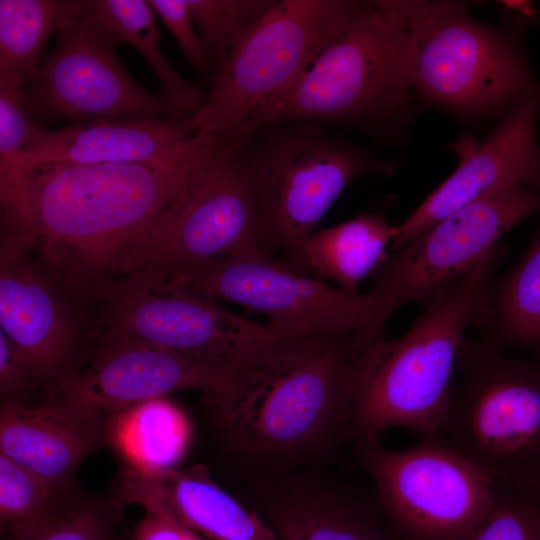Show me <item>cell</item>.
Here are the masks:
<instances>
[{
  "instance_id": "1",
  "label": "cell",
  "mask_w": 540,
  "mask_h": 540,
  "mask_svg": "<svg viewBox=\"0 0 540 540\" xmlns=\"http://www.w3.org/2000/svg\"><path fill=\"white\" fill-rule=\"evenodd\" d=\"M220 144L196 135L149 162L14 164L0 173L1 233L29 242L79 292L108 277Z\"/></svg>"
},
{
  "instance_id": "2",
  "label": "cell",
  "mask_w": 540,
  "mask_h": 540,
  "mask_svg": "<svg viewBox=\"0 0 540 540\" xmlns=\"http://www.w3.org/2000/svg\"><path fill=\"white\" fill-rule=\"evenodd\" d=\"M503 255L498 244L452 284L402 336L381 333L353 361L352 439L403 428L439 439L465 331L479 325Z\"/></svg>"
},
{
  "instance_id": "3",
  "label": "cell",
  "mask_w": 540,
  "mask_h": 540,
  "mask_svg": "<svg viewBox=\"0 0 540 540\" xmlns=\"http://www.w3.org/2000/svg\"><path fill=\"white\" fill-rule=\"evenodd\" d=\"M365 342L251 367L226 393L205 401L229 446L253 464L277 466L352 439L353 361Z\"/></svg>"
},
{
  "instance_id": "4",
  "label": "cell",
  "mask_w": 540,
  "mask_h": 540,
  "mask_svg": "<svg viewBox=\"0 0 540 540\" xmlns=\"http://www.w3.org/2000/svg\"><path fill=\"white\" fill-rule=\"evenodd\" d=\"M78 295L93 338L126 337L211 364L257 366L325 346L283 334L214 298L147 274L106 278Z\"/></svg>"
},
{
  "instance_id": "5",
  "label": "cell",
  "mask_w": 540,
  "mask_h": 540,
  "mask_svg": "<svg viewBox=\"0 0 540 540\" xmlns=\"http://www.w3.org/2000/svg\"><path fill=\"white\" fill-rule=\"evenodd\" d=\"M368 2L273 1L214 74L199 110L197 136L246 144L326 44Z\"/></svg>"
},
{
  "instance_id": "6",
  "label": "cell",
  "mask_w": 540,
  "mask_h": 540,
  "mask_svg": "<svg viewBox=\"0 0 540 540\" xmlns=\"http://www.w3.org/2000/svg\"><path fill=\"white\" fill-rule=\"evenodd\" d=\"M411 88L462 117L504 114L540 95L521 27L473 18L464 3L407 1Z\"/></svg>"
},
{
  "instance_id": "7",
  "label": "cell",
  "mask_w": 540,
  "mask_h": 540,
  "mask_svg": "<svg viewBox=\"0 0 540 540\" xmlns=\"http://www.w3.org/2000/svg\"><path fill=\"white\" fill-rule=\"evenodd\" d=\"M411 91L407 1L368 2L320 51L265 127L382 123L406 108Z\"/></svg>"
},
{
  "instance_id": "8",
  "label": "cell",
  "mask_w": 540,
  "mask_h": 540,
  "mask_svg": "<svg viewBox=\"0 0 540 540\" xmlns=\"http://www.w3.org/2000/svg\"><path fill=\"white\" fill-rule=\"evenodd\" d=\"M439 439L494 482L540 486V361L464 338Z\"/></svg>"
},
{
  "instance_id": "9",
  "label": "cell",
  "mask_w": 540,
  "mask_h": 540,
  "mask_svg": "<svg viewBox=\"0 0 540 540\" xmlns=\"http://www.w3.org/2000/svg\"><path fill=\"white\" fill-rule=\"evenodd\" d=\"M239 150L222 139L180 194L122 248L108 278L172 279L217 260L269 255Z\"/></svg>"
},
{
  "instance_id": "10",
  "label": "cell",
  "mask_w": 540,
  "mask_h": 540,
  "mask_svg": "<svg viewBox=\"0 0 540 540\" xmlns=\"http://www.w3.org/2000/svg\"><path fill=\"white\" fill-rule=\"evenodd\" d=\"M239 155L253 190L263 247L279 257L314 232L350 183L391 172L365 150L309 121L254 144L249 139Z\"/></svg>"
},
{
  "instance_id": "11",
  "label": "cell",
  "mask_w": 540,
  "mask_h": 540,
  "mask_svg": "<svg viewBox=\"0 0 540 540\" xmlns=\"http://www.w3.org/2000/svg\"><path fill=\"white\" fill-rule=\"evenodd\" d=\"M165 280L260 313L283 334L310 341L371 339L393 314L373 288L333 287L266 254L217 260Z\"/></svg>"
},
{
  "instance_id": "12",
  "label": "cell",
  "mask_w": 540,
  "mask_h": 540,
  "mask_svg": "<svg viewBox=\"0 0 540 540\" xmlns=\"http://www.w3.org/2000/svg\"><path fill=\"white\" fill-rule=\"evenodd\" d=\"M356 446L381 511L410 540H467L492 510L494 480L441 439L393 450L365 437Z\"/></svg>"
},
{
  "instance_id": "13",
  "label": "cell",
  "mask_w": 540,
  "mask_h": 540,
  "mask_svg": "<svg viewBox=\"0 0 540 540\" xmlns=\"http://www.w3.org/2000/svg\"><path fill=\"white\" fill-rule=\"evenodd\" d=\"M90 0L58 33L55 48L25 87L39 122L177 118L161 96L139 85L117 56L120 44L92 15Z\"/></svg>"
},
{
  "instance_id": "14",
  "label": "cell",
  "mask_w": 540,
  "mask_h": 540,
  "mask_svg": "<svg viewBox=\"0 0 540 540\" xmlns=\"http://www.w3.org/2000/svg\"><path fill=\"white\" fill-rule=\"evenodd\" d=\"M538 213L540 191L503 183L386 255L372 275V288L393 312L410 302L426 307L496 247L506 232Z\"/></svg>"
},
{
  "instance_id": "15",
  "label": "cell",
  "mask_w": 540,
  "mask_h": 540,
  "mask_svg": "<svg viewBox=\"0 0 540 540\" xmlns=\"http://www.w3.org/2000/svg\"><path fill=\"white\" fill-rule=\"evenodd\" d=\"M91 359L55 389L54 402L102 424L138 404L185 390L205 401L231 389L252 366L199 361L167 348L126 337L94 338Z\"/></svg>"
},
{
  "instance_id": "16",
  "label": "cell",
  "mask_w": 540,
  "mask_h": 540,
  "mask_svg": "<svg viewBox=\"0 0 540 540\" xmlns=\"http://www.w3.org/2000/svg\"><path fill=\"white\" fill-rule=\"evenodd\" d=\"M0 330L24 353L41 382L55 389L91 327L78 294L26 240L1 233Z\"/></svg>"
},
{
  "instance_id": "17",
  "label": "cell",
  "mask_w": 540,
  "mask_h": 540,
  "mask_svg": "<svg viewBox=\"0 0 540 540\" xmlns=\"http://www.w3.org/2000/svg\"><path fill=\"white\" fill-rule=\"evenodd\" d=\"M540 95L515 103L482 141L462 135L450 144L459 157L454 172L400 225L392 251L495 187L515 182L540 191L537 119Z\"/></svg>"
},
{
  "instance_id": "18",
  "label": "cell",
  "mask_w": 540,
  "mask_h": 540,
  "mask_svg": "<svg viewBox=\"0 0 540 540\" xmlns=\"http://www.w3.org/2000/svg\"><path fill=\"white\" fill-rule=\"evenodd\" d=\"M124 501L165 509L181 523L212 540H278L273 530L224 491L203 465L185 469L124 473Z\"/></svg>"
},
{
  "instance_id": "19",
  "label": "cell",
  "mask_w": 540,
  "mask_h": 540,
  "mask_svg": "<svg viewBox=\"0 0 540 540\" xmlns=\"http://www.w3.org/2000/svg\"><path fill=\"white\" fill-rule=\"evenodd\" d=\"M195 136L189 117L81 122L58 130L42 129L9 168L14 164L149 162L174 152Z\"/></svg>"
},
{
  "instance_id": "20",
  "label": "cell",
  "mask_w": 540,
  "mask_h": 540,
  "mask_svg": "<svg viewBox=\"0 0 540 540\" xmlns=\"http://www.w3.org/2000/svg\"><path fill=\"white\" fill-rule=\"evenodd\" d=\"M101 425L51 401L32 407L2 400L0 454L49 483L66 487L81 461L96 447Z\"/></svg>"
},
{
  "instance_id": "21",
  "label": "cell",
  "mask_w": 540,
  "mask_h": 540,
  "mask_svg": "<svg viewBox=\"0 0 540 540\" xmlns=\"http://www.w3.org/2000/svg\"><path fill=\"white\" fill-rule=\"evenodd\" d=\"M398 226L381 213L361 214L335 226L314 231L291 253L278 257L285 265L337 287L358 292L386 257Z\"/></svg>"
},
{
  "instance_id": "22",
  "label": "cell",
  "mask_w": 540,
  "mask_h": 540,
  "mask_svg": "<svg viewBox=\"0 0 540 540\" xmlns=\"http://www.w3.org/2000/svg\"><path fill=\"white\" fill-rule=\"evenodd\" d=\"M354 495L295 485L267 500L270 528L278 540H392Z\"/></svg>"
},
{
  "instance_id": "23",
  "label": "cell",
  "mask_w": 540,
  "mask_h": 540,
  "mask_svg": "<svg viewBox=\"0 0 540 540\" xmlns=\"http://www.w3.org/2000/svg\"><path fill=\"white\" fill-rule=\"evenodd\" d=\"M89 7L119 43L130 44L143 56L157 76L161 97L177 118L191 117L199 110L205 94L184 79L164 56L148 0H90Z\"/></svg>"
},
{
  "instance_id": "24",
  "label": "cell",
  "mask_w": 540,
  "mask_h": 540,
  "mask_svg": "<svg viewBox=\"0 0 540 540\" xmlns=\"http://www.w3.org/2000/svg\"><path fill=\"white\" fill-rule=\"evenodd\" d=\"M110 437L141 471L173 468L188 442L189 429L182 412L164 398L131 407L112 418Z\"/></svg>"
},
{
  "instance_id": "25",
  "label": "cell",
  "mask_w": 540,
  "mask_h": 540,
  "mask_svg": "<svg viewBox=\"0 0 540 540\" xmlns=\"http://www.w3.org/2000/svg\"><path fill=\"white\" fill-rule=\"evenodd\" d=\"M479 325L496 348H540V231L517 267L495 291L491 287Z\"/></svg>"
},
{
  "instance_id": "26",
  "label": "cell",
  "mask_w": 540,
  "mask_h": 540,
  "mask_svg": "<svg viewBox=\"0 0 540 540\" xmlns=\"http://www.w3.org/2000/svg\"><path fill=\"white\" fill-rule=\"evenodd\" d=\"M83 4L84 0H0V72L18 74L27 84L39 69L47 40Z\"/></svg>"
},
{
  "instance_id": "27",
  "label": "cell",
  "mask_w": 540,
  "mask_h": 540,
  "mask_svg": "<svg viewBox=\"0 0 540 540\" xmlns=\"http://www.w3.org/2000/svg\"><path fill=\"white\" fill-rule=\"evenodd\" d=\"M187 1L203 42L208 75L213 76L231 48L273 3L268 0Z\"/></svg>"
},
{
  "instance_id": "28",
  "label": "cell",
  "mask_w": 540,
  "mask_h": 540,
  "mask_svg": "<svg viewBox=\"0 0 540 540\" xmlns=\"http://www.w3.org/2000/svg\"><path fill=\"white\" fill-rule=\"evenodd\" d=\"M55 489L38 475L0 454V523L4 539L22 536L51 512Z\"/></svg>"
},
{
  "instance_id": "29",
  "label": "cell",
  "mask_w": 540,
  "mask_h": 540,
  "mask_svg": "<svg viewBox=\"0 0 540 540\" xmlns=\"http://www.w3.org/2000/svg\"><path fill=\"white\" fill-rule=\"evenodd\" d=\"M493 507L467 540H540V486L494 483Z\"/></svg>"
},
{
  "instance_id": "30",
  "label": "cell",
  "mask_w": 540,
  "mask_h": 540,
  "mask_svg": "<svg viewBox=\"0 0 540 540\" xmlns=\"http://www.w3.org/2000/svg\"><path fill=\"white\" fill-rule=\"evenodd\" d=\"M115 510L56 499L48 516L28 533L4 540H116Z\"/></svg>"
},
{
  "instance_id": "31",
  "label": "cell",
  "mask_w": 540,
  "mask_h": 540,
  "mask_svg": "<svg viewBox=\"0 0 540 540\" xmlns=\"http://www.w3.org/2000/svg\"><path fill=\"white\" fill-rule=\"evenodd\" d=\"M26 81L18 74L0 72V173L42 131L25 98Z\"/></svg>"
},
{
  "instance_id": "32",
  "label": "cell",
  "mask_w": 540,
  "mask_h": 540,
  "mask_svg": "<svg viewBox=\"0 0 540 540\" xmlns=\"http://www.w3.org/2000/svg\"><path fill=\"white\" fill-rule=\"evenodd\" d=\"M183 51L190 66L208 77L203 42L194 30L187 0H148Z\"/></svg>"
},
{
  "instance_id": "33",
  "label": "cell",
  "mask_w": 540,
  "mask_h": 540,
  "mask_svg": "<svg viewBox=\"0 0 540 540\" xmlns=\"http://www.w3.org/2000/svg\"><path fill=\"white\" fill-rule=\"evenodd\" d=\"M41 382L24 353L0 330V393L2 400H17Z\"/></svg>"
},
{
  "instance_id": "34",
  "label": "cell",
  "mask_w": 540,
  "mask_h": 540,
  "mask_svg": "<svg viewBox=\"0 0 540 540\" xmlns=\"http://www.w3.org/2000/svg\"><path fill=\"white\" fill-rule=\"evenodd\" d=\"M145 511L132 540H198L201 536L161 507H146Z\"/></svg>"
}]
</instances>
